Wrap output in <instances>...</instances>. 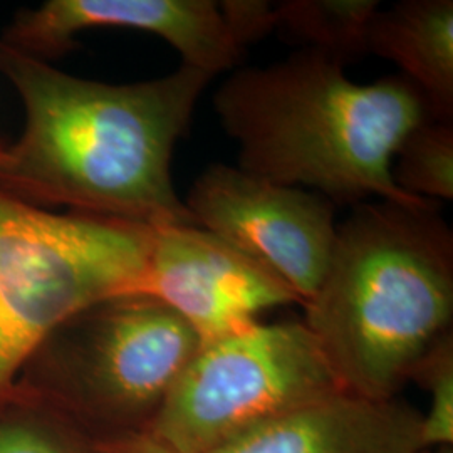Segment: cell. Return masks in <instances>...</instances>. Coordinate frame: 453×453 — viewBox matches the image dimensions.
<instances>
[{
  "instance_id": "6da1fadb",
  "label": "cell",
  "mask_w": 453,
  "mask_h": 453,
  "mask_svg": "<svg viewBox=\"0 0 453 453\" xmlns=\"http://www.w3.org/2000/svg\"><path fill=\"white\" fill-rule=\"evenodd\" d=\"M0 73L26 114L0 157L2 194L142 226H196L173 187L172 157L207 73L181 65L151 81H89L2 39Z\"/></svg>"
},
{
  "instance_id": "7a4b0ae2",
  "label": "cell",
  "mask_w": 453,
  "mask_h": 453,
  "mask_svg": "<svg viewBox=\"0 0 453 453\" xmlns=\"http://www.w3.org/2000/svg\"><path fill=\"white\" fill-rule=\"evenodd\" d=\"M222 128L239 146V168L329 198L426 207L393 180L406 133L434 118L426 97L402 74L351 81L344 65L304 48L265 67L230 74L213 95Z\"/></svg>"
},
{
  "instance_id": "3957f363",
  "label": "cell",
  "mask_w": 453,
  "mask_h": 453,
  "mask_svg": "<svg viewBox=\"0 0 453 453\" xmlns=\"http://www.w3.org/2000/svg\"><path fill=\"white\" fill-rule=\"evenodd\" d=\"M437 205L359 203L303 308L341 388L395 400L452 331L453 234Z\"/></svg>"
},
{
  "instance_id": "277c9868",
  "label": "cell",
  "mask_w": 453,
  "mask_h": 453,
  "mask_svg": "<svg viewBox=\"0 0 453 453\" xmlns=\"http://www.w3.org/2000/svg\"><path fill=\"white\" fill-rule=\"evenodd\" d=\"M198 348L175 311L145 294H121L54 327L17 385L104 441L148 432Z\"/></svg>"
},
{
  "instance_id": "5b68a950",
  "label": "cell",
  "mask_w": 453,
  "mask_h": 453,
  "mask_svg": "<svg viewBox=\"0 0 453 453\" xmlns=\"http://www.w3.org/2000/svg\"><path fill=\"white\" fill-rule=\"evenodd\" d=\"M153 228L54 213L0 192V402L54 327L101 299L138 292Z\"/></svg>"
},
{
  "instance_id": "8992f818",
  "label": "cell",
  "mask_w": 453,
  "mask_h": 453,
  "mask_svg": "<svg viewBox=\"0 0 453 453\" xmlns=\"http://www.w3.org/2000/svg\"><path fill=\"white\" fill-rule=\"evenodd\" d=\"M340 391L304 321H260L200 344L148 434L179 453H211Z\"/></svg>"
},
{
  "instance_id": "52a82bcc",
  "label": "cell",
  "mask_w": 453,
  "mask_h": 453,
  "mask_svg": "<svg viewBox=\"0 0 453 453\" xmlns=\"http://www.w3.org/2000/svg\"><path fill=\"white\" fill-rule=\"evenodd\" d=\"M183 203L196 226L259 260L301 306L314 297L338 232L329 198L213 163L195 179Z\"/></svg>"
},
{
  "instance_id": "ba28073f",
  "label": "cell",
  "mask_w": 453,
  "mask_h": 453,
  "mask_svg": "<svg viewBox=\"0 0 453 453\" xmlns=\"http://www.w3.org/2000/svg\"><path fill=\"white\" fill-rule=\"evenodd\" d=\"M136 294L158 299L194 329L200 344L260 323L269 309L301 304L259 260L198 226L153 228Z\"/></svg>"
},
{
  "instance_id": "9c48e42d",
  "label": "cell",
  "mask_w": 453,
  "mask_h": 453,
  "mask_svg": "<svg viewBox=\"0 0 453 453\" xmlns=\"http://www.w3.org/2000/svg\"><path fill=\"white\" fill-rule=\"evenodd\" d=\"M91 27L155 34L177 49L181 65L211 78L242 56L213 0H49L20 11L0 39L42 59L78 46L74 35Z\"/></svg>"
},
{
  "instance_id": "30bf717a",
  "label": "cell",
  "mask_w": 453,
  "mask_h": 453,
  "mask_svg": "<svg viewBox=\"0 0 453 453\" xmlns=\"http://www.w3.org/2000/svg\"><path fill=\"white\" fill-rule=\"evenodd\" d=\"M421 413L346 391L297 408L211 453H423Z\"/></svg>"
},
{
  "instance_id": "8fae6325",
  "label": "cell",
  "mask_w": 453,
  "mask_h": 453,
  "mask_svg": "<svg viewBox=\"0 0 453 453\" xmlns=\"http://www.w3.org/2000/svg\"><path fill=\"white\" fill-rule=\"evenodd\" d=\"M366 52L398 65L426 97L434 119L453 121L452 0H402L380 7Z\"/></svg>"
},
{
  "instance_id": "7c38bea8",
  "label": "cell",
  "mask_w": 453,
  "mask_h": 453,
  "mask_svg": "<svg viewBox=\"0 0 453 453\" xmlns=\"http://www.w3.org/2000/svg\"><path fill=\"white\" fill-rule=\"evenodd\" d=\"M378 9V0H284L277 4V29L346 65L366 54Z\"/></svg>"
},
{
  "instance_id": "4fadbf2b",
  "label": "cell",
  "mask_w": 453,
  "mask_h": 453,
  "mask_svg": "<svg viewBox=\"0 0 453 453\" xmlns=\"http://www.w3.org/2000/svg\"><path fill=\"white\" fill-rule=\"evenodd\" d=\"M0 453H106L65 413L17 385L0 402Z\"/></svg>"
},
{
  "instance_id": "5bb4252c",
  "label": "cell",
  "mask_w": 453,
  "mask_h": 453,
  "mask_svg": "<svg viewBox=\"0 0 453 453\" xmlns=\"http://www.w3.org/2000/svg\"><path fill=\"white\" fill-rule=\"evenodd\" d=\"M391 173L405 194L423 200L453 198V121L426 119L396 148Z\"/></svg>"
},
{
  "instance_id": "9a60e30c",
  "label": "cell",
  "mask_w": 453,
  "mask_h": 453,
  "mask_svg": "<svg viewBox=\"0 0 453 453\" xmlns=\"http://www.w3.org/2000/svg\"><path fill=\"white\" fill-rule=\"evenodd\" d=\"M430 395V406L421 413L423 443L428 449L452 447L453 443V334L452 331L434 344L413 372Z\"/></svg>"
},
{
  "instance_id": "2e32d148",
  "label": "cell",
  "mask_w": 453,
  "mask_h": 453,
  "mask_svg": "<svg viewBox=\"0 0 453 453\" xmlns=\"http://www.w3.org/2000/svg\"><path fill=\"white\" fill-rule=\"evenodd\" d=\"M217 5L226 31L241 50L277 29V4L269 0H222Z\"/></svg>"
},
{
  "instance_id": "e0dca14e",
  "label": "cell",
  "mask_w": 453,
  "mask_h": 453,
  "mask_svg": "<svg viewBox=\"0 0 453 453\" xmlns=\"http://www.w3.org/2000/svg\"><path fill=\"white\" fill-rule=\"evenodd\" d=\"M106 453H179L148 432L101 441Z\"/></svg>"
},
{
  "instance_id": "ac0fdd59",
  "label": "cell",
  "mask_w": 453,
  "mask_h": 453,
  "mask_svg": "<svg viewBox=\"0 0 453 453\" xmlns=\"http://www.w3.org/2000/svg\"><path fill=\"white\" fill-rule=\"evenodd\" d=\"M437 453H453L452 447H441V449H437Z\"/></svg>"
},
{
  "instance_id": "d6986e66",
  "label": "cell",
  "mask_w": 453,
  "mask_h": 453,
  "mask_svg": "<svg viewBox=\"0 0 453 453\" xmlns=\"http://www.w3.org/2000/svg\"><path fill=\"white\" fill-rule=\"evenodd\" d=\"M2 153H4V148H2V146H0V157H2Z\"/></svg>"
}]
</instances>
